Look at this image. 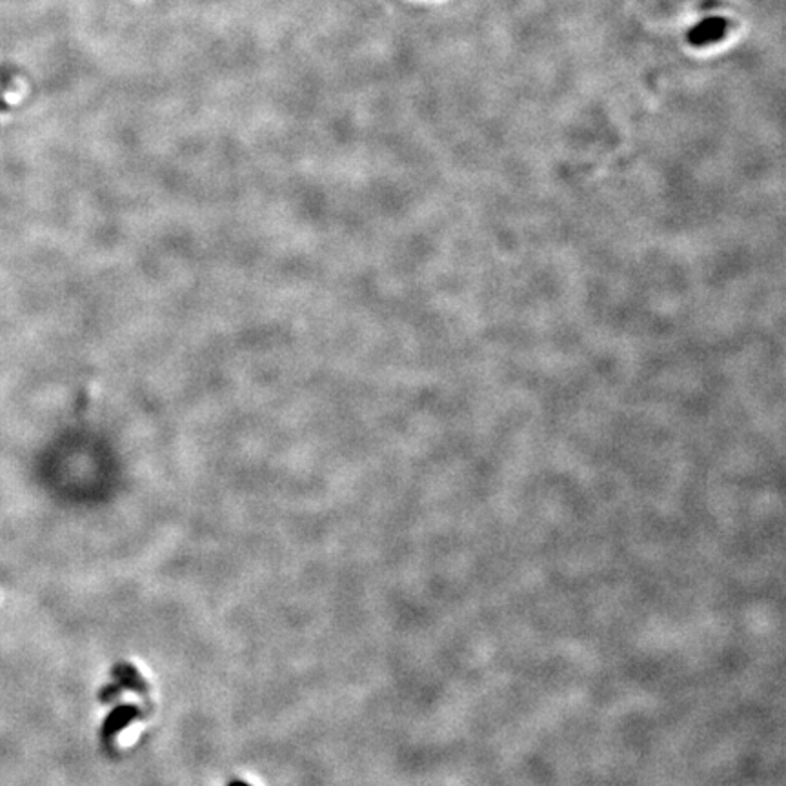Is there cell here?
<instances>
[{"instance_id":"obj_1","label":"cell","mask_w":786,"mask_h":786,"mask_svg":"<svg viewBox=\"0 0 786 786\" xmlns=\"http://www.w3.org/2000/svg\"><path fill=\"white\" fill-rule=\"evenodd\" d=\"M138 714H141V710H138L135 705L115 706V708L107 714L104 723H102V730H101L102 739L106 741V743H112V741L115 739V737H117L118 734L130 725V723H133V721L137 719Z\"/></svg>"},{"instance_id":"obj_2","label":"cell","mask_w":786,"mask_h":786,"mask_svg":"<svg viewBox=\"0 0 786 786\" xmlns=\"http://www.w3.org/2000/svg\"><path fill=\"white\" fill-rule=\"evenodd\" d=\"M113 679L121 686L122 690H132L137 694H146L147 692V683L144 679L141 672L130 663H118L112 672Z\"/></svg>"},{"instance_id":"obj_3","label":"cell","mask_w":786,"mask_h":786,"mask_svg":"<svg viewBox=\"0 0 786 786\" xmlns=\"http://www.w3.org/2000/svg\"><path fill=\"white\" fill-rule=\"evenodd\" d=\"M725 28L726 22L723 19H706L695 25L688 39L694 46H705L706 42L719 41L721 37L725 35Z\"/></svg>"},{"instance_id":"obj_4","label":"cell","mask_w":786,"mask_h":786,"mask_svg":"<svg viewBox=\"0 0 786 786\" xmlns=\"http://www.w3.org/2000/svg\"><path fill=\"white\" fill-rule=\"evenodd\" d=\"M122 694V688L117 685V683H110V685H106L104 688H102L101 692H99V699H101V703H113V701H117L118 697H121Z\"/></svg>"},{"instance_id":"obj_5","label":"cell","mask_w":786,"mask_h":786,"mask_svg":"<svg viewBox=\"0 0 786 786\" xmlns=\"http://www.w3.org/2000/svg\"><path fill=\"white\" fill-rule=\"evenodd\" d=\"M228 786H249V785L244 781H231Z\"/></svg>"}]
</instances>
